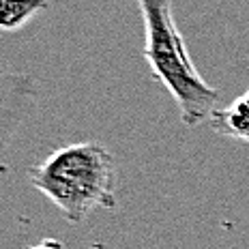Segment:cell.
<instances>
[{
    "mask_svg": "<svg viewBox=\"0 0 249 249\" xmlns=\"http://www.w3.org/2000/svg\"><path fill=\"white\" fill-rule=\"evenodd\" d=\"M144 24V60L150 75L174 99L185 127L209 123L221 92L196 69L174 19V0H136Z\"/></svg>",
    "mask_w": 249,
    "mask_h": 249,
    "instance_id": "obj_1",
    "label": "cell"
},
{
    "mask_svg": "<svg viewBox=\"0 0 249 249\" xmlns=\"http://www.w3.org/2000/svg\"><path fill=\"white\" fill-rule=\"evenodd\" d=\"M28 180L69 224H82L97 209H114L116 159L99 142H75L56 148L28 168Z\"/></svg>",
    "mask_w": 249,
    "mask_h": 249,
    "instance_id": "obj_2",
    "label": "cell"
},
{
    "mask_svg": "<svg viewBox=\"0 0 249 249\" xmlns=\"http://www.w3.org/2000/svg\"><path fill=\"white\" fill-rule=\"evenodd\" d=\"M39 103V82L33 73L0 71V176L9 170V148Z\"/></svg>",
    "mask_w": 249,
    "mask_h": 249,
    "instance_id": "obj_3",
    "label": "cell"
},
{
    "mask_svg": "<svg viewBox=\"0 0 249 249\" xmlns=\"http://www.w3.org/2000/svg\"><path fill=\"white\" fill-rule=\"evenodd\" d=\"M209 127L221 138L249 144V90L232 99L228 106L217 107L209 118Z\"/></svg>",
    "mask_w": 249,
    "mask_h": 249,
    "instance_id": "obj_4",
    "label": "cell"
},
{
    "mask_svg": "<svg viewBox=\"0 0 249 249\" xmlns=\"http://www.w3.org/2000/svg\"><path fill=\"white\" fill-rule=\"evenodd\" d=\"M50 7V0H0V30L18 33Z\"/></svg>",
    "mask_w": 249,
    "mask_h": 249,
    "instance_id": "obj_5",
    "label": "cell"
},
{
    "mask_svg": "<svg viewBox=\"0 0 249 249\" xmlns=\"http://www.w3.org/2000/svg\"><path fill=\"white\" fill-rule=\"evenodd\" d=\"M28 249H67L62 245L60 241H56V238H43V241L35 243V245H30Z\"/></svg>",
    "mask_w": 249,
    "mask_h": 249,
    "instance_id": "obj_6",
    "label": "cell"
}]
</instances>
